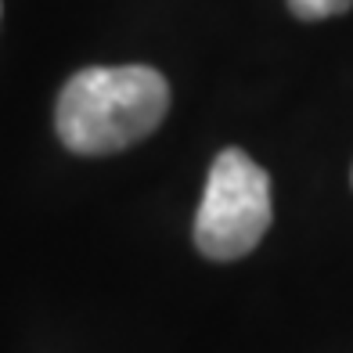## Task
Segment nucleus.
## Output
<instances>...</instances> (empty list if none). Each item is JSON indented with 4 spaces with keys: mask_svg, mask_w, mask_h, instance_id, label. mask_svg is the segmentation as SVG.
Masks as SVG:
<instances>
[{
    "mask_svg": "<svg viewBox=\"0 0 353 353\" xmlns=\"http://www.w3.org/2000/svg\"><path fill=\"white\" fill-rule=\"evenodd\" d=\"M170 108L163 72L148 65H94L76 72L58 94L54 126L76 155H112L155 134Z\"/></svg>",
    "mask_w": 353,
    "mask_h": 353,
    "instance_id": "1",
    "label": "nucleus"
},
{
    "mask_svg": "<svg viewBox=\"0 0 353 353\" xmlns=\"http://www.w3.org/2000/svg\"><path fill=\"white\" fill-rule=\"evenodd\" d=\"M274 220L270 176L242 148H223L205 181V195L195 216V245L210 260L249 256Z\"/></svg>",
    "mask_w": 353,
    "mask_h": 353,
    "instance_id": "2",
    "label": "nucleus"
},
{
    "mask_svg": "<svg viewBox=\"0 0 353 353\" xmlns=\"http://www.w3.org/2000/svg\"><path fill=\"white\" fill-rule=\"evenodd\" d=\"M353 8V0H288V11L299 22H325Z\"/></svg>",
    "mask_w": 353,
    "mask_h": 353,
    "instance_id": "3",
    "label": "nucleus"
}]
</instances>
